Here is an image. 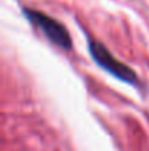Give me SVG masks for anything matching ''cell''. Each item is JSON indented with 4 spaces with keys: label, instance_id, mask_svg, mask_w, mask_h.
I'll return each instance as SVG.
<instances>
[{
    "label": "cell",
    "instance_id": "6da1fadb",
    "mask_svg": "<svg viewBox=\"0 0 149 151\" xmlns=\"http://www.w3.org/2000/svg\"><path fill=\"white\" fill-rule=\"evenodd\" d=\"M25 18L34 25L37 27L43 34L44 37L51 41L53 44L61 47L63 50H70L72 49V38H70V34L69 31L64 28L63 24H60L58 21H56L54 18H51L48 15L40 12V10H35V9H28V7H24L22 9Z\"/></svg>",
    "mask_w": 149,
    "mask_h": 151
},
{
    "label": "cell",
    "instance_id": "7a4b0ae2",
    "mask_svg": "<svg viewBox=\"0 0 149 151\" xmlns=\"http://www.w3.org/2000/svg\"><path fill=\"white\" fill-rule=\"evenodd\" d=\"M88 47H89L91 57L101 69H104L105 72H108L110 75L115 76L117 79L126 84H136L138 76L135 70L129 68L127 65H124L123 62H120L118 59H115L104 44H101L99 41H95V40H89Z\"/></svg>",
    "mask_w": 149,
    "mask_h": 151
}]
</instances>
